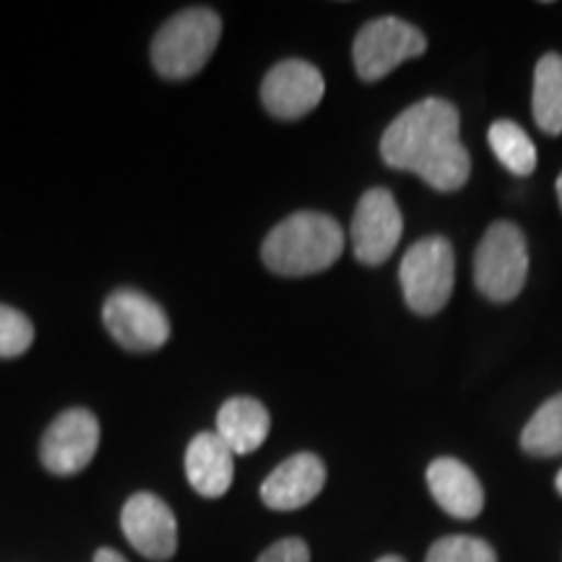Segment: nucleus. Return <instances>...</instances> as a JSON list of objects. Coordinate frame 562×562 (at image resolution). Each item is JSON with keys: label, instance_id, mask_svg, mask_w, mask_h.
<instances>
[{"label": "nucleus", "instance_id": "nucleus-1", "mask_svg": "<svg viewBox=\"0 0 562 562\" xmlns=\"http://www.w3.org/2000/svg\"><path fill=\"white\" fill-rule=\"evenodd\" d=\"M341 224L318 211H300L286 216L263 240L266 269L279 277H307L331 269L344 252Z\"/></svg>", "mask_w": 562, "mask_h": 562}, {"label": "nucleus", "instance_id": "nucleus-2", "mask_svg": "<svg viewBox=\"0 0 562 562\" xmlns=\"http://www.w3.org/2000/svg\"><path fill=\"white\" fill-rule=\"evenodd\" d=\"M461 117L453 102L430 97L412 104L385 128L381 157L393 170L414 172L425 159L451 140H459Z\"/></svg>", "mask_w": 562, "mask_h": 562}, {"label": "nucleus", "instance_id": "nucleus-3", "mask_svg": "<svg viewBox=\"0 0 562 562\" xmlns=\"http://www.w3.org/2000/svg\"><path fill=\"white\" fill-rule=\"evenodd\" d=\"M222 37V19L211 9L175 13L151 42V63L159 76L172 81L191 79L206 66Z\"/></svg>", "mask_w": 562, "mask_h": 562}, {"label": "nucleus", "instance_id": "nucleus-4", "mask_svg": "<svg viewBox=\"0 0 562 562\" xmlns=\"http://www.w3.org/2000/svg\"><path fill=\"white\" fill-rule=\"evenodd\" d=\"M406 305L417 315H435L448 305L456 281V252L446 237H425L406 250L402 261Z\"/></svg>", "mask_w": 562, "mask_h": 562}, {"label": "nucleus", "instance_id": "nucleus-5", "mask_svg": "<svg viewBox=\"0 0 562 562\" xmlns=\"http://www.w3.org/2000/svg\"><path fill=\"white\" fill-rule=\"evenodd\" d=\"M529 273V250L521 229L510 222H495L474 256V284L492 302L518 297Z\"/></svg>", "mask_w": 562, "mask_h": 562}, {"label": "nucleus", "instance_id": "nucleus-6", "mask_svg": "<svg viewBox=\"0 0 562 562\" xmlns=\"http://www.w3.org/2000/svg\"><path fill=\"white\" fill-rule=\"evenodd\" d=\"M427 50V40L417 26L396 16H381L364 24L357 34L351 58L362 81H381L404 60L419 58Z\"/></svg>", "mask_w": 562, "mask_h": 562}, {"label": "nucleus", "instance_id": "nucleus-7", "mask_svg": "<svg viewBox=\"0 0 562 562\" xmlns=\"http://www.w3.org/2000/svg\"><path fill=\"white\" fill-rule=\"evenodd\" d=\"M112 339L131 351H154L170 339V318L151 297L136 290L112 292L102 311Z\"/></svg>", "mask_w": 562, "mask_h": 562}, {"label": "nucleus", "instance_id": "nucleus-8", "mask_svg": "<svg viewBox=\"0 0 562 562\" xmlns=\"http://www.w3.org/2000/svg\"><path fill=\"white\" fill-rule=\"evenodd\" d=\"M100 448V419L89 409H68L53 419L40 442V459L55 476H74L89 467Z\"/></svg>", "mask_w": 562, "mask_h": 562}, {"label": "nucleus", "instance_id": "nucleus-9", "mask_svg": "<svg viewBox=\"0 0 562 562\" xmlns=\"http://www.w3.org/2000/svg\"><path fill=\"white\" fill-rule=\"evenodd\" d=\"M404 220L391 191L372 188L360 199L351 216V248L357 261L381 266L389 261L402 240Z\"/></svg>", "mask_w": 562, "mask_h": 562}, {"label": "nucleus", "instance_id": "nucleus-10", "mask_svg": "<svg viewBox=\"0 0 562 562\" xmlns=\"http://www.w3.org/2000/svg\"><path fill=\"white\" fill-rule=\"evenodd\" d=\"M121 529L133 550L146 560L167 562L178 552V521L175 513L154 492H136L121 513Z\"/></svg>", "mask_w": 562, "mask_h": 562}, {"label": "nucleus", "instance_id": "nucleus-11", "mask_svg": "<svg viewBox=\"0 0 562 562\" xmlns=\"http://www.w3.org/2000/svg\"><path fill=\"white\" fill-rule=\"evenodd\" d=\"M326 94L321 70L307 60H281L266 74L261 87L263 108L279 121H297L318 108Z\"/></svg>", "mask_w": 562, "mask_h": 562}, {"label": "nucleus", "instance_id": "nucleus-12", "mask_svg": "<svg viewBox=\"0 0 562 562\" xmlns=\"http://www.w3.org/2000/svg\"><path fill=\"white\" fill-rule=\"evenodd\" d=\"M326 463L315 453H294L281 461L261 484V501L271 510H300L321 495Z\"/></svg>", "mask_w": 562, "mask_h": 562}, {"label": "nucleus", "instance_id": "nucleus-13", "mask_svg": "<svg viewBox=\"0 0 562 562\" xmlns=\"http://www.w3.org/2000/svg\"><path fill=\"white\" fill-rule=\"evenodd\" d=\"M427 487L435 503L461 521H472L484 508V490L467 463L456 459H435L427 469Z\"/></svg>", "mask_w": 562, "mask_h": 562}, {"label": "nucleus", "instance_id": "nucleus-14", "mask_svg": "<svg viewBox=\"0 0 562 562\" xmlns=\"http://www.w3.org/2000/svg\"><path fill=\"white\" fill-rule=\"evenodd\" d=\"M186 474L201 497H222L235 480V453L216 432H199L186 451Z\"/></svg>", "mask_w": 562, "mask_h": 562}, {"label": "nucleus", "instance_id": "nucleus-15", "mask_svg": "<svg viewBox=\"0 0 562 562\" xmlns=\"http://www.w3.org/2000/svg\"><path fill=\"white\" fill-rule=\"evenodd\" d=\"M271 417L266 406L256 398L235 396L222 404L220 414H216V435L227 442L232 453H252L263 446L269 438Z\"/></svg>", "mask_w": 562, "mask_h": 562}, {"label": "nucleus", "instance_id": "nucleus-16", "mask_svg": "<svg viewBox=\"0 0 562 562\" xmlns=\"http://www.w3.org/2000/svg\"><path fill=\"white\" fill-rule=\"evenodd\" d=\"M533 123L547 136L562 133V55L550 53L533 70Z\"/></svg>", "mask_w": 562, "mask_h": 562}, {"label": "nucleus", "instance_id": "nucleus-17", "mask_svg": "<svg viewBox=\"0 0 562 562\" xmlns=\"http://www.w3.org/2000/svg\"><path fill=\"white\" fill-rule=\"evenodd\" d=\"M414 175L435 188V191L453 193L467 186L469 175H472V157H469L467 146L461 140H451V144L435 151L430 159L422 161Z\"/></svg>", "mask_w": 562, "mask_h": 562}, {"label": "nucleus", "instance_id": "nucleus-18", "mask_svg": "<svg viewBox=\"0 0 562 562\" xmlns=\"http://www.w3.org/2000/svg\"><path fill=\"white\" fill-rule=\"evenodd\" d=\"M490 146L495 151V157L501 159L505 170L526 178L537 167V146L526 136V131L513 121H497L490 125Z\"/></svg>", "mask_w": 562, "mask_h": 562}, {"label": "nucleus", "instance_id": "nucleus-19", "mask_svg": "<svg viewBox=\"0 0 562 562\" xmlns=\"http://www.w3.org/2000/svg\"><path fill=\"white\" fill-rule=\"evenodd\" d=\"M521 448L531 456H542V459L562 453V393L539 406L529 419L521 435Z\"/></svg>", "mask_w": 562, "mask_h": 562}, {"label": "nucleus", "instance_id": "nucleus-20", "mask_svg": "<svg viewBox=\"0 0 562 562\" xmlns=\"http://www.w3.org/2000/svg\"><path fill=\"white\" fill-rule=\"evenodd\" d=\"M425 562H497L495 550L476 537H442L430 547Z\"/></svg>", "mask_w": 562, "mask_h": 562}, {"label": "nucleus", "instance_id": "nucleus-21", "mask_svg": "<svg viewBox=\"0 0 562 562\" xmlns=\"http://www.w3.org/2000/svg\"><path fill=\"white\" fill-rule=\"evenodd\" d=\"M34 326L24 313L0 305V357H19L32 347Z\"/></svg>", "mask_w": 562, "mask_h": 562}, {"label": "nucleus", "instance_id": "nucleus-22", "mask_svg": "<svg viewBox=\"0 0 562 562\" xmlns=\"http://www.w3.org/2000/svg\"><path fill=\"white\" fill-rule=\"evenodd\" d=\"M258 562H311V547L297 537L279 539L258 558Z\"/></svg>", "mask_w": 562, "mask_h": 562}, {"label": "nucleus", "instance_id": "nucleus-23", "mask_svg": "<svg viewBox=\"0 0 562 562\" xmlns=\"http://www.w3.org/2000/svg\"><path fill=\"white\" fill-rule=\"evenodd\" d=\"M94 562H128L121 552L112 550V547H102V550L94 552Z\"/></svg>", "mask_w": 562, "mask_h": 562}, {"label": "nucleus", "instance_id": "nucleus-24", "mask_svg": "<svg viewBox=\"0 0 562 562\" xmlns=\"http://www.w3.org/2000/svg\"><path fill=\"white\" fill-rule=\"evenodd\" d=\"M378 562H406V560L398 558V554H385V558H381Z\"/></svg>", "mask_w": 562, "mask_h": 562}, {"label": "nucleus", "instance_id": "nucleus-25", "mask_svg": "<svg viewBox=\"0 0 562 562\" xmlns=\"http://www.w3.org/2000/svg\"><path fill=\"white\" fill-rule=\"evenodd\" d=\"M558 199H560V209H562V172H560V178H558Z\"/></svg>", "mask_w": 562, "mask_h": 562}, {"label": "nucleus", "instance_id": "nucleus-26", "mask_svg": "<svg viewBox=\"0 0 562 562\" xmlns=\"http://www.w3.org/2000/svg\"><path fill=\"white\" fill-rule=\"evenodd\" d=\"M554 484H558V492L562 495V472L558 474V482H554Z\"/></svg>", "mask_w": 562, "mask_h": 562}]
</instances>
